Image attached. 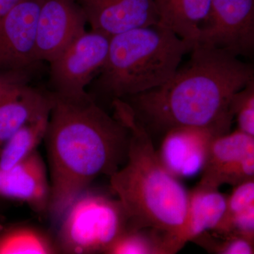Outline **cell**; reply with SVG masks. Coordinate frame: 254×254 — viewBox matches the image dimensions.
<instances>
[{"label":"cell","instance_id":"4316f807","mask_svg":"<svg viewBox=\"0 0 254 254\" xmlns=\"http://www.w3.org/2000/svg\"><path fill=\"white\" fill-rule=\"evenodd\" d=\"M0 150H1V149H0Z\"/></svg>","mask_w":254,"mask_h":254},{"label":"cell","instance_id":"ffe728a7","mask_svg":"<svg viewBox=\"0 0 254 254\" xmlns=\"http://www.w3.org/2000/svg\"><path fill=\"white\" fill-rule=\"evenodd\" d=\"M210 254H254V235L231 232L208 231L192 241Z\"/></svg>","mask_w":254,"mask_h":254},{"label":"cell","instance_id":"6da1fadb","mask_svg":"<svg viewBox=\"0 0 254 254\" xmlns=\"http://www.w3.org/2000/svg\"><path fill=\"white\" fill-rule=\"evenodd\" d=\"M190 53L165 84L123 100L145 127L164 133L190 127L226 133L234 120V98L254 78V68L223 50L196 46Z\"/></svg>","mask_w":254,"mask_h":254},{"label":"cell","instance_id":"7c38bea8","mask_svg":"<svg viewBox=\"0 0 254 254\" xmlns=\"http://www.w3.org/2000/svg\"><path fill=\"white\" fill-rule=\"evenodd\" d=\"M217 135L202 128L179 127L165 132L158 151L165 168L179 178L202 173Z\"/></svg>","mask_w":254,"mask_h":254},{"label":"cell","instance_id":"4fadbf2b","mask_svg":"<svg viewBox=\"0 0 254 254\" xmlns=\"http://www.w3.org/2000/svg\"><path fill=\"white\" fill-rule=\"evenodd\" d=\"M0 197L26 203L36 213L48 212L51 185L38 150L9 170H0Z\"/></svg>","mask_w":254,"mask_h":254},{"label":"cell","instance_id":"3957f363","mask_svg":"<svg viewBox=\"0 0 254 254\" xmlns=\"http://www.w3.org/2000/svg\"><path fill=\"white\" fill-rule=\"evenodd\" d=\"M115 116L129 133L125 165L110 178L128 220V228H153L173 238L186 217L189 191L165 168L146 127L123 99L113 101Z\"/></svg>","mask_w":254,"mask_h":254},{"label":"cell","instance_id":"5bb4252c","mask_svg":"<svg viewBox=\"0 0 254 254\" xmlns=\"http://www.w3.org/2000/svg\"><path fill=\"white\" fill-rule=\"evenodd\" d=\"M227 207V195L218 189L198 183L189 191L185 222L173 238L175 252L202 234L215 230L225 218Z\"/></svg>","mask_w":254,"mask_h":254},{"label":"cell","instance_id":"9c48e42d","mask_svg":"<svg viewBox=\"0 0 254 254\" xmlns=\"http://www.w3.org/2000/svg\"><path fill=\"white\" fill-rule=\"evenodd\" d=\"M198 183L212 188L254 181V137L239 128L214 138Z\"/></svg>","mask_w":254,"mask_h":254},{"label":"cell","instance_id":"d6986e66","mask_svg":"<svg viewBox=\"0 0 254 254\" xmlns=\"http://www.w3.org/2000/svg\"><path fill=\"white\" fill-rule=\"evenodd\" d=\"M49 116L28 124L10 137L0 150V170L6 171L36 151L46 137Z\"/></svg>","mask_w":254,"mask_h":254},{"label":"cell","instance_id":"8992f818","mask_svg":"<svg viewBox=\"0 0 254 254\" xmlns=\"http://www.w3.org/2000/svg\"><path fill=\"white\" fill-rule=\"evenodd\" d=\"M110 38L99 32L84 31L50 63V81L55 94L81 100L88 98L87 86L104 66Z\"/></svg>","mask_w":254,"mask_h":254},{"label":"cell","instance_id":"e0dca14e","mask_svg":"<svg viewBox=\"0 0 254 254\" xmlns=\"http://www.w3.org/2000/svg\"><path fill=\"white\" fill-rule=\"evenodd\" d=\"M60 254L55 238L27 224H16L0 230V254Z\"/></svg>","mask_w":254,"mask_h":254},{"label":"cell","instance_id":"8fae6325","mask_svg":"<svg viewBox=\"0 0 254 254\" xmlns=\"http://www.w3.org/2000/svg\"><path fill=\"white\" fill-rule=\"evenodd\" d=\"M91 30L113 37L158 23L154 0H76Z\"/></svg>","mask_w":254,"mask_h":254},{"label":"cell","instance_id":"7402d4cb","mask_svg":"<svg viewBox=\"0 0 254 254\" xmlns=\"http://www.w3.org/2000/svg\"><path fill=\"white\" fill-rule=\"evenodd\" d=\"M254 204V181L244 182L233 187L232 193L227 195V212L222 221Z\"/></svg>","mask_w":254,"mask_h":254},{"label":"cell","instance_id":"d4e9b609","mask_svg":"<svg viewBox=\"0 0 254 254\" xmlns=\"http://www.w3.org/2000/svg\"><path fill=\"white\" fill-rule=\"evenodd\" d=\"M21 0H0V18L7 14L10 10L19 3Z\"/></svg>","mask_w":254,"mask_h":254},{"label":"cell","instance_id":"30bf717a","mask_svg":"<svg viewBox=\"0 0 254 254\" xmlns=\"http://www.w3.org/2000/svg\"><path fill=\"white\" fill-rule=\"evenodd\" d=\"M87 21L76 0H43L37 22L36 53L50 63L78 36Z\"/></svg>","mask_w":254,"mask_h":254},{"label":"cell","instance_id":"5b68a950","mask_svg":"<svg viewBox=\"0 0 254 254\" xmlns=\"http://www.w3.org/2000/svg\"><path fill=\"white\" fill-rule=\"evenodd\" d=\"M55 237L60 254H105L128 227L121 202L89 189L65 210Z\"/></svg>","mask_w":254,"mask_h":254},{"label":"cell","instance_id":"2e32d148","mask_svg":"<svg viewBox=\"0 0 254 254\" xmlns=\"http://www.w3.org/2000/svg\"><path fill=\"white\" fill-rule=\"evenodd\" d=\"M211 1L154 0L158 23L173 31L193 49L208 18Z\"/></svg>","mask_w":254,"mask_h":254},{"label":"cell","instance_id":"603a6c76","mask_svg":"<svg viewBox=\"0 0 254 254\" xmlns=\"http://www.w3.org/2000/svg\"><path fill=\"white\" fill-rule=\"evenodd\" d=\"M213 231L220 234L240 232L254 235V204L225 219Z\"/></svg>","mask_w":254,"mask_h":254},{"label":"cell","instance_id":"484cf974","mask_svg":"<svg viewBox=\"0 0 254 254\" xmlns=\"http://www.w3.org/2000/svg\"></svg>","mask_w":254,"mask_h":254},{"label":"cell","instance_id":"cb8c5ba5","mask_svg":"<svg viewBox=\"0 0 254 254\" xmlns=\"http://www.w3.org/2000/svg\"><path fill=\"white\" fill-rule=\"evenodd\" d=\"M25 83H27V76L0 73V103Z\"/></svg>","mask_w":254,"mask_h":254},{"label":"cell","instance_id":"277c9868","mask_svg":"<svg viewBox=\"0 0 254 254\" xmlns=\"http://www.w3.org/2000/svg\"><path fill=\"white\" fill-rule=\"evenodd\" d=\"M191 50L159 23L123 32L110 38L108 59L97 82L115 99L145 93L173 77Z\"/></svg>","mask_w":254,"mask_h":254},{"label":"cell","instance_id":"ac0fdd59","mask_svg":"<svg viewBox=\"0 0 254 254\" xmlns=\"http://www.w3.org/2000/svg\"><path fill=\"white\" fill-rule=\"evenodd\" d=\"M106 254H173L166 232L153 228H127L105 252Z\"/></svg>","mask_w":254,"mask_h":254},{"label":"cell","instance_id":"ba28073f","mask_svg":"<svg viewBox=\"0 0 254 254\" xmlns=\"http://www.w3.org/2000/svg\"><path fill=\"white\" fill-rule=\"evenodd\" d=\"M43 0H21L0 18V73L27 76L36 64L37 22Z\"/></svg>","mask_w":254,"mask_h":254},{"label":"cell","instance_id":"9a60e30c","mask_svg":"<svg viewBox=\"0 0 254 254\" xmlns=\"http://www.w3.org/2000/svg\"><path fill=\"white\" fill-rule=\"evenodd\" d=\"M53 103V93L41 92L27 83L2 100L0 103V149L20 128L49 116Z\"/></svg>","mask_w":254,"mask_h":254},{"label":"cell","instance_id":"52a82bcc","mask_svg":"<svg viewBox=\"0 0 254 254\" xmlns=\"http://www.w3.org/2000/svg\"><path fill=\"white\" fill-rule=\"evenodd\" d=\"M196 46L254 55V0H212Z\"/></svg>","mask_w":254,"mask_h":254},{"label":"cell","instance_id":"7a4b0ae2","mask_svg":"<svg viewBox=\"0 0 254 254\" xmlns=\"http://www.w3.org/2000/svg\"><path fill=\"white\" fill-rule=\"evenodd\" d=\"M53 94L44 140L51 174L48 213L57 223L95 178L111 176L126 161L129 133L91 97L73 100Z\"/></svg>","mask_w":254,"mask_h":254},{"label":"cell","instance_id":"44dd1931","mask_svg":"<svg viewBox=\"0 0 254 254\" xmlns=\"http://www.w3.org/2000/svg\"><path fill=\"white\" fill-rule=\"evenodd\" d=\"M232 110L237 128L254 137V78L235 95Z\"/></svg>","mask_w":254,"mask_h":254}]
</instances>
